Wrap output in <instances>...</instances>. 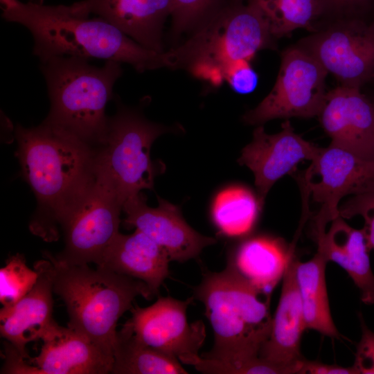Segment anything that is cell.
Returning <instances> with one entry per match:
<instances>
[{"label": "cell", "instance_id": "cell-1", "mask_svg": "<svg viewBox=\"0 0 374 374\" xmlns=\"http://www.w3.org/2000/svg\"><path fill=\"white\" fill-rule=\"evenodd\" d=\"M193 296L204 305L214 342L192 366L204 373H274V367L259 357L271 328L270 294L228 262L221 271H204Z\"/></svg>", "mask_w": 374, "mask_h": 374}, {"label": "cell", "instance_id": "cell-2", "mask_svg": "<svg viewBox=\"0 0 374 374\" xmlns=\"http://www.w3.org/2000/svg\"><path fill=\"white\" fill-rule=\"evenodd\" d=\"M16 156L37 199L30 231L46 242L57 240L60 224L92 179L96 148L60 128L42 123L17 125Z\"/></svg>", "mask_w": 374, "mask_h": 374}, {"label": "cell", "instance_id": "cell-3", "mask_svg": "<svg viewBox=\"0 0 374 374\" xmlns=\"http://www.w3.org/2000/svg\"><path fill=\"white\" fill-rule=\"evenodd\" d=\"M0 7L5 21L19 24L31 33L33 54L40 62L69 55L127 63L140 73L175 69L172 50L146 48L105 19L76 15L69 6L0 0Z\"/></svg>", "mask_w": 374, "mask_h": 374}, {"label": "cell", "instance_id": "cell-4", "mask_svg": "<svg viewBox=\"0 0 374 374\" xmlns=\"http://www.w3.org/2000/svg\"><path fill=\"white\" fill-rule=\"evenodd\" d=\"M37 261L49 276L53 293L63 301L69 328L85 336L114 357L116 326L132 309L134 299L154 296L145 283L111 270L89 265H68L48 251Z\"/></svg>", "mask_w": 374, "mask_h": 374}, {"label": "cell", "instance_id": "cell-5", "mask_svg": "<svg viewBox=\"0 0 374 374\" xmlns=\"http://www.w3.org/2000/svg\"><path fill=\"white\" fill-rule=\"evenodd\" d=\"M121 64L109 60L96 66L89 59L69 55L40 62L51 103L43 121L98 147L107 127L106 105L123 73Z\"/></svg>", "mask_w": 374, "mask_h": 374}, {"label": "cell", "instance_id": "cell-6", "mask_svg": "<svg viewBox=\"0 0 374 374\" xmlns=\"http://www.w3.org/2000/svg\"><path fill=\"white\" fill-rule=\"evenodd\" d=\"M272 37L269 23L253 0L246 3L232 0L173 48L177 67L219 84L233 63L250 61L258 51L270 46Z\"/></svg>", "mask_w": 374, "mask_h": 374}, {"label": "cell", "instance_id": "cell-7", "mask_svg": "<svg viewBox=\"0 0 374 374\" xmlns=\"http://www.w3.org/2000/svg\"><path fill=\"white\" fill-rule=\"evenodd\" d=\"M169 130L126 107H118L108 116L105 137L96 148V161L112 179L123 204L143 190L153 188L159 169L151 159V147Z\"/></svg>", "mask_w": 374, "mask_h": 374}, {"label": "cell", "instance_id": "cell-8", "mask_svg": "<svg viewBox=\"0 0 374 374\" xmlns=\"http://www.w3.org/2000/svg\"><path fill=\"white\" fill-rule=\"evenodd\" d=\"M123 206L112 179L96 159L92 179L61 222L64 246L55 258L68 265H97L119 233Z\"/></svg>", "mask_w": 374, "mask_h": 374}, {"label": "cell", "instance_id": "cell-9", "mask_svg": "<svg viewBox=\"0 0 374 374\" xmlns=\"http://www.w3.org/2000/svg\"><path fill=\"white\" fill-rule=\"evenodd\" d=\"M324 67L301 47L286 49L276 83L269 93L243 116L245 123L261 125L274 118L318 116L328 92Z\"/></svg>", "mask_w": 374, "mask_h": 374}, {"label": "cell", "instance_id": "cell-10", "mask_svg": "<svg viewBox=\"0 0 374 374\" xmlns=\"http://www.w3.org/2000/svg\"><path fill=\"white\" fill-rule=\"evenodd\" d=\"M317 180L299 177L301 193L312 196L319 205L312 217L314 239L323 235L326 226L340 216L339 203L346 196L357 194L374 184V159L362 158L330 143L320 148L317 157L304 172Z\"/></svg>", "mask_w": 374, "mask_h": 374}, {"label": "cell", "instance_id": "cell-11", "mask_svg": "<svg viewBox=\"0 0 374 374\" xmlns=\"http://www.w3.org/2000/svg\"><path fill=\"white\" fill-rule=\"evenodd\" d=\"M194 299L159 296L150 306H133L132 317L125 323L145 345L191 365L200 356L206 335L203 321H188L187 309Z\"/></svg>", "mask_w": 374, "mask_h": 374}, {"label": "cell", "instance_id": "cell-12", "mask_svg": "<svg viewBox=\"0 0 374 374\" xmlns=\"http://www.w3.org/2000/svg\"><path fill=\"white\" fill-rule=\"evenodd\" d=\"M304 46L344 86L374 81V19H353L310 37Z\"/></svg>", "mask_w": 374, "mask_h": 374}, {"label": "cell", "instance_id": "cell-13", "mask_svg": "<svg viewBox=\"0 0 374 374\" xmlns=\"http://www.w3.org/2000/svg\"><path fill=\"white\" fill-rule=\"evenodd\" d=\"M157 199L159 205L154 208L147 204L142 192L127 199L123 206L124 224L145 233L168 252L171 260L179 262L196 258L205 247L216 242L193 229L177 206L159 197Z\"/></svg>", "mask_w": 374, "mask_h": 374}, {"label": "cell", "instance_id": "cell-14", "mask_svg": "<svg viewBox=\"0 0 374 374\" xmlns=\"http://www.w3.org/2000/svg\"><path fill=\"white\" fill-rule=\"evenodd\" d=\"M319 150L296 134L287 120L281 130L274 134L266 133L262 126L257 127L252 141L242 149L238 161L253 173L257 196L263 206L273 185L301 161H312Z\"/></svg>", "mask_w": 374, "mask_h": 374}, {"label": "cell", "instance_id": "cell-15", "mask_svg": "<svg viewBox=\"0 0 374 374\" xmlns=\"http://www.w3.org/2000/svg\"><path fill=\"white\" fill-rule=\"evenodd\" d=\"M318 116L330 143L374 159V100L362 88L341 85L328 92Z\"/></svg>", "mask_w": 374, "mask_h": 374}, {"label": "cell", "instance_id": "cell-16", "mask_svg": "<svg viewBox=\"0 0 374 374\" xmlns=\"http://www.w3.org/2000/svg\"><path fill=\"white\" fill-rule=\"evenodd\" d=\"M69 7L76 15L105 19L146 48L164 52L162 29L172 0H82Z\"/></svg>", "mask_w": 374, "mask_h": 374}, {"label": "cell", "instance_id": "cell-17", "mask_svg": "<svg viewBox=\"0 0 374 374\" xmlns=\"http://www.w3.org/2000/svg\"><path fill=\"white\" fill-rule=\"evenodd\" d=\"M37 356L29 358L27 373H111L114 357L85 336L57 324L41 339Z\"/></svg>", "mask_w": 374, "mask_h": 374}, {"label": "cell", "instance_id": "cell-18", "mask_svg": "<svg viewBox=\"0 0 374 374\" xmlns=\"http://www.w3.org/2000/svg\"><path fill=\"white\" fill-rule=\"evenodd\" d=\"M278 304L272 317L269 337L259 357L280 368L283 374L297 373L301 341L305 330L302 303L296 278V258L290 259L284 276Z\"/></svg>", "mask_w": 374, "mask_h": 374}, {"label": "cell", "instance_id": "cell-19", "mask_svg": "<svg viewBox=\"0 0 374 374\" xmlns=\"http://www.w3.org/2000/svg\"><path fill=\"white\" fill-rule=\"evenodd\" d=\"M38 274L32 289L15 303L0 311V334L24 359H29L26 346L42 339L57 323L53 318V293L48 274L36 262Z\"/></svg>", "mask_w": 374, "mask_h": 374}, {"label": "cell", "instance_id": "cell-20", "mask_svg": "<svg viewBox=\"0 0 374 374\" xmlns=\"http://www.w3.org/2000/svg\"><path fill=\"white\" fill-rule=\"evenodd\" d=\"M168 252L143 232H120L105 250L97 267L141 280L154 296L170 276Z\"/></svg>", "mask_w": 374, "mask_h": 374}, {"label": "cell", "instance_id": "cell-21", "mask_svg": "<svg viewBox=\"0 0 374 374\" xmlns=\"http://www.w3.org/2000/svg\"><path fill=\"white\" fill-rule=\"evenodd\" d=\"M317 250L326 260L339 265L353 280L366 305L374 304V274L363 229H355L343 217L330 222L326 232L315 239Z\"/></svg>", "mask_w": 374, "mask_h": 374}, {"label": "cell", "instance_id": "cell-22", "mask_svg": "<svg viewBox=\"0 0 374 374\" xmlns=\"http://www.w3.org/2000/svg\"><path fill=\"white\" fill-rule=\"evenodd\" d=\"M294 245L287 247L280 239L254 236L242 242L228 262L252 285L270 294L294 256Z\"/></svg>", "mask_w": 374, "mask_h": 374}, {"label": "cell", "instance_id": "cell-23", "mask_svg": "<svg viewBox=\"0 0 374 374\" xmlns=\"http://www.w3.org/2000/svg\"><path fill=\"white\" fill-rule=\"evenodd\" d=\"M327 262L323 254L318 250L308 261L301 262L296 258V278L305 329L338 339L340 334L331 315L327 292Z\"/></svg>", "mask_w": 374, "mask_h": 374}, {"label": "cell", "instance_id": "cell-24", "mask_svg": "<svg viewBox=\"0 0 374 374\" xmlns=\"http://www.w3.org/2000/svg\"><path fill=\"white\" fill-rule=\"evenodd\" d=\"M114 374H187L178 359L141 341L125 323L117 331L114 346Z\"/></svg>", "mask_w": 374, "mask_h": 374}, {"label": "cell", "instance_id": "cell-25", "mask_svg": "<svg viewBox=\"0 0 374 374\" xmlns=\"http://www.w3.org/2000/svg\"><path fill=\"white\" fill-rule=\"evenodd\" d=\"M262 206L249 188L231 185L215 195L211 216L219 233L228 238L247 235L254 226Z\"/></svg>", "mask_w": 374, "mask_h": 374}, {"label": "cell", "instance_id": "cell-26", "mask_svg": "<svg viewBox=\"0 0 374 374\" xmlns=\"http://www.w3.org/2000/svg\"><path fill=\"white\" fill-rule=\"evenodd\" d=\"M266 17L273 37L285 36L298 28H312L321 13L319 0H253Z\"/></svg>", "mask_w": 374, "mask_h": 374}, {"label": "cell", "instance_id": "cell-27", "mask_svg": "<svg viewBox=\"0 0 374 374\" xmlns=\"http://www.w3.org/2000/svg\"><path fill=\"white\" fill-rule=\"evenodd\" d=\"M37 278V271L28 267L22 255L11 256L0 269V301L3 306L20 300L32 289Z\"/></svg>", "mask_w": 374, "mask_h": 374}, {"label": "cell", "instance_id": "cell-28", "mask_svg": "<svg viewBox=\"0 0 374 374\" xmlns=\"http://www.w3.org/2000/svg\"><path fill=\"white\" fill-rule=\"evenodd\" d=\"M230 2L224 0H172L171 16L174 33L180 34L197 24L201 25Z\"/></svg>", "mask_w": 374, "mask_h": 374}, {"label": "cell", "instance_id": "cell-29", "mask_svg": "<svg viewBox=\"0 0 374 374\" xmlns=\"http://www.w3.org/2000/svg\"><path fill=\"white\" fill-rule=\"evenodd\" d=\"M344 219L360 216L364 220L362 227L368 247L374 250V184L363 191L350 196L339 208Z\"/></svg>", "mask_w": 374, "mask_h": 374}, {"label": "cell", "instance_id": "cell-30", "mask_svg": "<svg viewBox=\"0 0 374 374\" xmlns=\"http://www.w3.org/2000/svg\"><path fill=\"white\" fill-rule=\"evenodd\" d=\"M358 317L362 334L353 366L357 374H374V332L368 327L361 312Z\"/></svg>", "mask_w": 374, "mask_h": 374}, {"label": "cell", "instance_id": "cell-31", "mask_svg": "<svg viewBox=\"0 0 374 374\" xmlns=\"http://www.w3.org/2000/svg\"><path fill=\"white\" fill-rule=\"evenodd\" d=\"M224 80L234 91L240 94H247L256 88L258 76L251 67L249 60H241L229 67L225 74Z\"/></svg>", "mask_w": 374, "mask_h": 374}, {"label": "cell", "instance_id": "cell-32", "mask_svg": "<svg viewBox=\"0 0 374 374\" xmlns=\"http://www.w3.org/2000/svg\"><path fill=\"white\" fill-rule=\"evenodd\" d=\"M299 374H357L353 366L344 367L337 364H328L318 361L305 359L299 362Z\"/></svg>", "mask_w": 374, "mask_h": 374}, {"label": "cell", "instance_id": "cell-33", "mask_svg": "<svg viewBox=\"0 0 374 374\" xmlns=\"http://www.w3.org/2000/svg\"><path fill=\"white\" fill-rule=\"evenodd\" d=\"M373 0H319L321 12L326 10H348L362 11L367 10Z\"/></svg>", "mask_w": 374, "mask_h": 374}, {"label": "cell", "instance_id": "cell-34", "mask_svg": "<svg viewBox=\"0 0 374 374\" xmlns=\"http://www.w3.org/2000/svg\"><path fill=\"white\" fill-rule=\"evenodd\" d=\"M373 3H374V0L373 1V3H372V4H373Z\"/></svg>", "mask_w": 374, "mask_h": 374}, {"label": "cell", "instance_id": "cell-35", "mask_svg": "<svg viewBox=\"0 0 374 374\" xmlns=\"http://www.w3.org/2000/svg\"><path fill=\"white\" fill-rule=\"evenodd\" d=\"M237 1H243V0H237Z\"/></svg>", "mask_w": 374, "mask_h": 374}]
</instances>
